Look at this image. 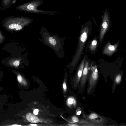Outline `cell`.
Returning a JSON list of instances; mask_svg holds the SVG:
<instances>
[{"label": "cell", "mask_w": 126, "mask_h": 126, "mask_svg": "<svg viewBox=\"0 0 126 126\" xmlns=\"http://www.w3.org/2000/svg\"><path fill=\"white\" fill-rule=\"evenodd\" d=\"M85 58H84L80 63L77 70L75 79V83L77 85L80 81L84 65Z\"/></svg>", "instance_id": "obj_10"}, {"label": "cell", "mask_w": 126, "mask_h": 126, "mask_svg": "<svg viewBox=\"0 0 126 126\" xmlns=\"http://www.w3.org/2000/svg\"><path fill=\"white\" fill-rule=\"evenodd\" d=\"M122 79L121 75L119 74L116 77L115 80V85L121 82Z\"/></svg>", "instance_id": "obj_15"}, {"label": "cell", "mask_w": 126, "mask_h": 126, "mask_svg": "<svg viewBox=\"0 0 126 126\" xmlns=\"http://www.w3.org/2000/svg\"><path fill=\"white\" fill-rule=\"evenodd\" d=\"M97 44L96 40L94 39L91 42L90 46V49L92 51H94L96 49Z\"/></svg>", "instance_id": "obj_14"}, {"label": "cell", "mask_w": 126, "mask_h": 126, "mask_svg": "<svg viewBox=\"0 0 126 126\" xmlns=\"http://www.w3.org/2000/svg\"><path fill=\"white\" fill-rule=\"evenodd\" d=\"M30 125L31 126H37L38 125L36 124H30Z\"/></svg>", "instance_id": "obj_22"}, {"label": "cell", "mask_w": 126, "mask_h": 126, "mask_svg": "<svg viewBox=\"0 0 126 126\" xmlns=\"http://www.w3.org/2000/svg\"><path fill=\"white\" fill-rule=\"evenodd\" d=\"M91 71L89 78L87 92L90 93L93 89L98 80V72L96 65L92 66L91 67Z\"/></svg>", "instance_id": "obj_6"}, {"label": "cell", "mask_w": 126, "mask_h": 126, "mask_svg": "<svg viewBox=\"0 0 126 126\" xmlns=\"http://www.w3.org/2000/svg\"><path fill=\"white\" fill-rule=\"evenodd\" d=\"M2 35L0 33V40H2Z\"/></svg>", "instance_id": "obj_24"}, {"label": "cell", "mask_w": 126, "mask_h": 126, "mask_svg": "<svg viewBox=\"0 0 126 126\" xmlns=\"http://www.w3.org/2000/svg\"><path fill=\"white\" fill-rule=\"evenodd\" d=\"M39 111V110L37 109H35L33 110V113L35 115H37Z\"/></svg>", "instance_id": "obj_20"}, {"label": "cell", "mask_w": 126, "mask_h": 126, "mask_svg": "<svg viewBox=\"0 0 126 126\" xmlns=\"http://www.w3.org/2000/svg\"><path fill=\"white\" fill-rule=\"evenodd\" d=\"M89 62L86 61L83 69L82 76L80 81V87H83L85 85L89 75Z\"/></svg>", "instance_id": "obj_8"}, {"label": "cell", "mask_w": 126, "mask_h": 126, "mask_svg": "<svg viewBox=\"0 0 126 126\" xmlns=\"http://www.w3.org/2000/svg\"><path fill=\"white\" fill-rule=\"evenodd\" d=\"M68 102L69 104H72L74 103V100L73 99L69 98L68 99Z\"/></svg>", "instance_id": "obj_18"}, {"label": "cell", "mask_w": 126, "mask_h": 126, "mask_svg": "<svg viewBox=\"0 0 126 126\" xmlns=\"http://www.w3.org/2000/svg\"><path fill=\"white\" fill-rule=\"evenodd\" d=\"M13 72L16 75L17 81L18 84L22 86L27 85V82L22 75L16 71L14 70Z\"/></svg>", "instance_id": "obj_11"}, {"label": "cell", "mask_w": 126, "mask_h": 126, "mask_svg": "<svg viewBox=\"0 0 126 126\" xmlns=\"http://www.w3.org/2000/svg\"><path fill=\"white\" fill-rule=\"evenodd\" d=\"M5 126H21V125L19 124H17V123H14L12 124H8V125H6Z\"/></svg>", "instance_id": "obj_19"}, {"label": "cell", "mask_w": 126, "mask_h": 126, "mask_svg": "<svg viewBox=\"0 0 126 126\" xmlns=\"http://www.w3.org/2000/svg\"><path fill=\"white\" fill-rule=\"evenodd\" d=\"M99 35V42L101 43L104 35L110 24V16L109 10L106 9L104 11Z\"/></svg>", "instance_id": "obj_5"}, {"label": "cell", "mask_w": 126, "mask_h": 126, "mask_svg": "<svg viewBox=\"0 0 126 126\" xmlns=\"http://www.w3.org/2000/svg\"><path fill=\"white\" fill-rule=\"evenodd\" d=\"M72 121L75 123L79 124V119L76 116H74L72 117Z\"/></svg>", "instance_id": "obj_17"}, {"label": "cell", "mask_w": 126, "mask_h": 126, "mask_svg": "<svg viewBox=\"0 0 126 126\" xmlns=\"http://www.w3.org/2000/svg\"><path fill=\"white\" fill-rule=\"evenodd\" d=\"M89 28L86 26L82 29L81 32L79 40V45L76 53L74 56L72 62L68 66L72 67L75 66L81 55L85 44L87 38Z\"/></svg>", "instance_id": "obj_3"}, {"label": "cell", "mask_w": 126, "mask_h": 126, "mask_svg": "<svg viewBox=\"0 0 126 126\" xmlns=\"http://www.w3.org/2000/svg\"><path fill=\"white\" fill-rule=\"evenodd\" d=\"M14 0H2L1 6L4 9L8 8L13 4Z\"/></svg>", "instance_id": "obj_13"}, {"label": "cell", "mask_w": 126, "mask_h": 126, "mask_svg": "<svg viewBox=\"0 0 126 126\" xmlns=\"http://www.w3.org/2000/svg\"><path fill=\"white\" fill-rule=\"evenodd\" d=\"M40 4L39 1L35 0L17 6L16 8L19 10L34 13H41L46 12L37 9V7Z\"/></svg>", "instance_id": "obj_4"}, {"label": "cell", "mask_w": 126, "mask_h": 126, "mask_svg": "<svg viewBox=\"0 0 126 126\" xmlns=\"http://www.w3.org/2000/svg\"><path fill=\"white\" fill-rule=\"evenodd\" d=\"M13 62V65L15 67L18 66L20 63V60L18 59L14 60Z\"/></svg>", "instance_id": "obj_16"}, {"label": "cell", "mask_w": 126, "mask_h": 126, "mask_svg": "<svg viewBox=\"0 0 126 126\" xmlns=\"http://www.w3.org/2000/svg\"><path fill=\"white\" fill-rule=\"evenodd\" d=\"M27 120L29 122L33 123H36L39 121L38 118L31 113H28L26 115Z\"/></svg>", "instance_id": "obj_12"}, {"label": "cell", "mask_w": 126, "mask_h": 126, "mask_svg": "<svg viewBox=\"0 0 126 126\" xmlns=\"http://www.w3.org/2000/svg\"><path fill=\"white\" fill-rule=\"evenodd\" d=\"M85 117L88 121L100 126H102L101 124L104 123L105 121L104 118L94 112H92Z\"/></svg>", "instance_id": "obj_7"}, {"label": "cell", "mask_w": 126, "mask_h": 126, "mask_svg": "<svg viewBox=\"0 0 126 126\" xmlns=\"http://www.w3.org/2000/svg\"><path fill=\"white\" fill-rule=\"evenodd\" d=\"M32 22L31 18L24 16H9L2 21V26L9 31H18L23 29Z\"/></svg>", "instance_id": "obj_2"}, {"label": "cell", "mask_w": 126, "mask_h": 126, "mask_svg": "<svg viewBox=\"0 0 126 126\" xmlns=\"http://www.w3.org/2000/svg\"><path fill=\"white\" fill-rule=\"evenodd\" d=\"M40 33L43 43L52 48L58 57L60 59L64 58L63 45L65 39L57 34L51 35L44 27H42Z\"/></svg>", "instance_id": "obj_1"}, {"label": "cell", "mask_w": 126, "mask_h": 126, "mask_svg": "<svg viewBox=\"0 0 126 126\" xmlns=\"http://www.w3.org/2000/svg\"></svg>", "instance_id": "obj_26"}, {"label": "cell", "mask_w": 126, "mask_h": 126, "mask_svg": "<svg viewBox=\"0 0 126 126\" xmlns=\"http://www.w3.org/2000/svg\"><path fill=\"white\" fill-rule=\"evenodd\" d=\"M63 87L64 89L65 90L66 89L67 87L66 84L65 82H64L63 84Z\"/></svg>", "instance_id": "obj_21"}, {"label": "cell", "mask_w": 126, "mask_h": 126, "mask_svg": "<svg viewBox=\"0 0 126 126\" xmlns=\"http://www.w3.org/2000/svg\"><path fill=\"white\" fill-rule=\"evenodd\" d=\"M17 0H14L13 3V4L15 3Z\"/></svg>", "instance_id": "obj_25"}, {"label": "cell", "mask_w": 126, "mask_h": 126, "mask_svg": "<svg viewBox=\"0 0 126 126\" xmlns=\"http://www.w3.org/2000/svg\"><path fill=\"white\" fill-rule=\"evenodd\" d=\"M117 43L114 45H111L109 43H108L105 46L103 51L104 54L108 55H112L116 50L118 45Z\"/></svg>", "instance_id": "obj_9"}, {"label": "cell", "mask_w": 126, "mask_h": 126, "mask_svg": "<svg viewBox=\"0 0 126 126\" xmlns=\"http://www.w3.org/2000/svg\"><path fill=\"white\" fill-rule=\"evenodd\" d=\"M81 113V111H78L77 113V114L78 115H79Z\"/></svg>", "instance_id": "obj_23"}]
</instances>
